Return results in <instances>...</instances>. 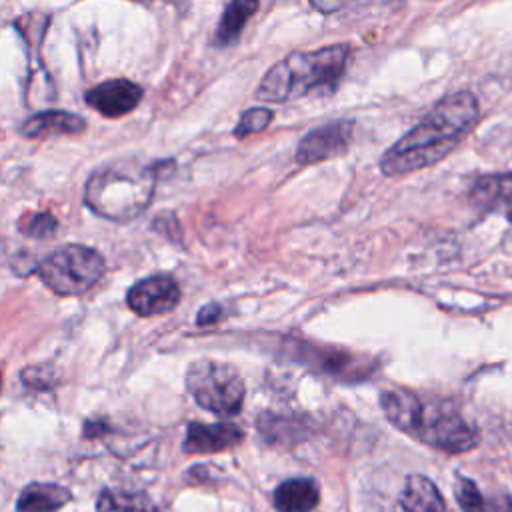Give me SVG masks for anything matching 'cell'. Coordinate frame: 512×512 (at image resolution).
<instances>
[{
    "instance_id": "1",
    "label": "cell",
    "mask_w": 512,
    "mask_h": 512,
    "mask_svg": "<svg viewBox=\"0 0 512 512\" xmlns=\"http://www.w3.org/2000/svg\"><path fill=\"white\" fill-rule=\"evenodd\" d=\"M478 100L460 90L442 98L412 130L390 146L380 170L386 176H404L446 158L478 118Z\"/></svg>"
},
{
    "instance_id": "2",
    "label": "cell",
    "mask_w": 512,
    "mask_h": 512,
    "mask_svg": "<svg viewBox=\"0 0 512 512\" xmlns=\"http://www.w3.org/2000/svg\"><path fill=\"white\" fill-rule=\"evenodd\" d=\"M380 406L398 430L430 448L460 454L480 442L478 428L448 400L428 398L406 388H390L380 394Z\"/></svg>"
},
{
    "instance_id": "3",
    "label": "cell",
    "mask_w": 512,
    "mask_h": 512,
    "mask_svg": "<svg viewBox=\"0 0 512 512\" xmlns=\"http://www.w3.org/2000/svg\"><path fill=\"white\" fill-rule=\"evenodd\" d=\"M348 44L322 46L312 52H292L278 60L262 76L256 98L264 102H288L320 86H332L346 70Z\"/></svg>"
},
{
    "instance_id": "4",
    "label": "cell",
    "mask_w": 512,
    "mask_h": 512,
    "mask_svg": "<svg viewBox=\"0 0 512 512\" xmlns=\"http://www.w3.org/2000/svg\"><path fill=\"white\" fill-rule=\"evenodd\" d=\"M156 172L136 160H116L98 168L84 192V202L106 220L128 222L152 200Z\"/></svg>"
},
{
    "instance_id": "5",
    "label": "cell",
    "mask_w": 512,
    "mask_h": 512,
    "mask_svg": "<svg viewBox=\"0 0 512 512\" xmlns=\"http://www.w3.org/2000/svg\"><path fill=\"white\" fill-rule=\"evenodd\" d=\"M186 388L208 412L218 416H234L244 404V380L240 372L226 362L202 358L188 366Z\"/></svg>"
},
{
    "instance_id": "6",
    "label": "cell",
    "mask_w": 512,
    "mask_h": 512,
    "mask_svg": "<svg viewBox=\"0 0 512 512\" xmlns=\"http://www.w3.org/2000/svg\"><path fill=\"white\" fill-rule=\"evenodd\" d=\"M40 280L60 296L82 294L104 274V258L82 244H66L50 252L36 268Z\"/></svg>"
},
{
    "instance_id": "7",
    "label": "cell",
    "mask_w": 512,
    "mask_h": 512,
    "mask_svg": "<svg viewBox=\"0 0 512 512\" xmlns=\"http://www.w3.org/2000/svg\"><path fill=\"white\" fill-rule=\"evenodd\" d=\"M354 132L352 120H334L310 130L296 148V160L300 164H318L346 150Z\"/></svg>"
},
{
    "instance_id": "8",
    "label": "cell",
    "mask_w": 512,
    "mask_h": 512,
    "mask_svg": "<svg viewBox=\"0 0 512 512\" xmlns=\"http://www.w3.org/2000/svg\"><path fill=\"white\" fill-rule=\"evenodd\" d=\"M126 302L138 316L166 314L180 302V288L170 276H148L128 290Z\"/></svg>"
},
{
    "instance_id": "9",
    "label": "cell",
    "mask_w": 512,
    "mask_h": 512,
    "mask_svg": "<svg viewBox=\"0 0 512 512\" xmlns=\"http://www.w3.org/2000/svg\"><path fill=\"white\" fill-rule=\"evenodd\" d=\"M142 100V88L126 78L106 80L86 92V104L104 116L118 118L128 114Z\"/></svg>"
},
{
    "instance_id": "10",
    "label": "cell",
    "mask_w": 512,
    "mask_h": 512,
    "mask_svg": "<svg viewBox=\"0 0 512 512\" xmlns=\"http://www.w3.org/2000/svg\"><path fill=\"white\" fill-rule=\"evenodd\" d=\"M242 438H244V432L230 422H218V424L192 422L188 424V430H186L184 450L190 454L220 452L240 444Z\"/></svg>"
},
{
    "instance_id": "11",
    "label": "cell",
    "mask_w": 512,
    "mask_h": 512,
    "mask_svg": "<svg viewBox=\"0 0 512 512\" xmlns=\"http://www.w3.org/2000/svg\"><path fill=\"white\" fill-rule=\"evenodd\" d=\"M320 500V490L312 478L284 480L274 492L278 512H312Z\"/></svg>"
},
{
    "instance_id": "12",
    "label": "cell",
    "mask_w": 512,
    "mask_h": 512,
    "mask_svg": "<svg viewBox=\"0 0 512 512\" xmlns=\"http://www.w3.org/2000/svg\"><path fill=\"white\" fill-rule=\"evenodd\" d=\"M72 498L68 488L52 482H32L28 484L18 500V512H58Z\"/></svg>"
},
{
    "instance_id": "13",
    "label": "cell",
    "mask_w": 512,
    "mask_h": 512,
    "mask_svg": "<svg viewBox=\"0 0 512 512\" xmlns=\"http://www.w3.org/2000/svg\"><path fill=\"white\" fill-rule=\"evenodd\" d=\"M400 504L406 512H446V504L434 482L422 474H412L404 482Z\"/></svg>"
},
{
    "instance_id": "14",
    "label": "cell",
    "mask_w": 512,
    "mask_h": 512,
    "mask_svg": "<svg viewBox=\"0 0 512 512\" xmlns=\"http://www.w3.org/2000/svg\"><path fill=\"white\" fill-rule=\"evenodd\" d=\"M84 128V120L76 114L62 112V110H48L30 116L22 124V134L30 138L40 136H54V134H74Z\"/></svg>"
},
{
    "instance_id": "15",
    "label": "cell",
    "mask_w": 512,
    "mask_h": 512,
    "mask_svg": "<svg viewBox=\"0 0 512 512\" xmlns=\"http://www.w3.org/2000/svg\"><path fill=\"white\" fill-rule=\"evenodd\" d=\"M96 512H158L146 492L108 488L100 494Z\"/></svg>"
},
{
    "instance_id": "16",
    "label": "cell",
    "mask_w": 512,
    "mask_h": 512,
    "mask_svg": "<svg viewBox=\"0 0 512 512\" xmlns=\"http://www.w3.org/2000/svg\"><path fill=\"white\" fill-rule=\"evenodd\" d=\"M472 200L480 206H512V172L480 176L472 186Z\"/></svg>"
},
{
    "instance_id": "17",
    "label": "cell",
    "mask_w": 512,
    "mask_h": 512,
    "mask_svg": "<svg viewBox=\"0 0 512 512\" xmlns=\"http://www.w3.org/2000/svg\"><path fill=\"white\" fill-rule=\"evenodd\" d=\"M258 2H246V0H236V2H230L226 8H224V14L220 18V24L216 28V40L220 44H230L234 42L244 24L248 22V18L258 10Z\"/></svg>"
},
{
    "instance_id": "18",
    "label": "cell",
    "mask_w": 512,
    "mask_h": 512,
    "mask_svg": "<svg viewBox=\"0 0 512 512\" xmlns=\"http://www.w3.org/2000/svg\"><path fill=\"white\" fill-rule=\"evenodd\" d=\"M454 496L464 512H512V506L486 500L480 488L466 476H458L454 484Z\"/></svg>"
},
{
    "instance_id": "19",
    "label": "cell",
    "mask_w": 512,
    "mask_h": 512,
    "mask_svg": "<svg viewBox=\"0 0 512 512\" xmlns=\"http://www.w3.org/2000/svg\"><path fill=\"white\" fill-rule=\"evenodd\" d=\"M272 118H274V114L268 108H250V110H246L240 116L234 134L238 138H244V136H248L252 132H260V130H264L272 122Z\"/></svg>"
},
{
    "instance_id": "20",
    "label": "cell",
    "mask_w": 512,
    "mask_h": 512,
    "mask_svg": "<svg viewBox=\"0 0 512 512\" xmlns=\"http://www.w3.org/2000/svg\"><path fill=\"white\" fill-rule=\"evenodd\" d=\"M54 230H56V220L48 212L32 214L28 218V222L22 224V232H26L28 236H34V238H44V236L52 234Z\"/></svg>"
},
{
    "instance_id": "21",
    "label": "cell",
    "mask_w": 512,
    "mask_h": 512,
    "mask_svg": "<svg viewBox=\"0 0 512 512\" xmlns=\"http://www.w3.org/2000/svg\"><path fill=\"white\" fill-rule=\"evenodd\" d=\"M218 314H220V308H218V306H214V304H210V306H206L204 310H200V314H198V322H200V324L214 322V320L218 318Z\"/></svg>"
},
{
    "instance_id": "22",
    "label": "cell",
    "mask_w": 512,
    "mask_h": 512,
    "mask_svg": "<svg viewBox=\"0 0 512 512\" xmlns=\"http://www.w3.org/2000/svg\"><path fill=\"white\" fill-rule=\"evenodd\" d=\"M310 6H314L316 10H320V12H334V10H338V8H342L344 4L342 2H310Z\"/></svg>"
},
{
    "instance_id": "23",
    "label": "cell",
    "mask_w": 512,
    "mask_h": 512,
    "mask_svg": "<svg viewBox=\"0 0 512 512\" xmlns=\"http://www.w3.org/2000/svg\"><path fill=\"white\" fill-rule=\"evenodd\" d=\"M0 382H2V378H0Z\"/></svg>"
}]
</instances>
